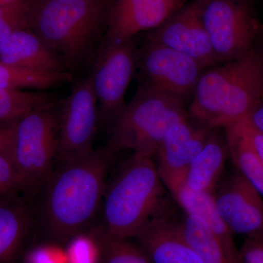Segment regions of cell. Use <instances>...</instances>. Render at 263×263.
I'll list each match as a JSON object with an SVG mask.
<instances>
[{
  "mask_svg": "<svg viewBox=\"0 0 263 263\" xmlns=\"http://www.w3.org/2000/svg\"><path fill=\"white\" fill-rule=\"evenodd\" d=\"M116 152L108 146L61 164L47 180L41 207L46 233L65 241L79 234L98 212Z\"/></svg>",
  "mask_w": 263,
  "mask_h": 263,
  "instance_id": "6da1fadb",
  "label": "cell"
},
{
  "mask_svg": "<svg viewBox=\"0 0 263 263\" xmlns=\"http://www.w3.org/2000/svg\"><path fill=\"white\" fill-rule=\"evenodd\" d=\"M111 0H30L29 30L42 40L66 68L95 58L106 29Z\"/></svg>",
  "mask_w": 263,
  "mask_h": 263,
  "instance_id": "7a4b0ae2",
  "label": "cell"
},
{
  "mask_svg": "<svg viewBox=\"0 0 263 263\" xmlns=\"http://www.w3.org/2000/svg\"><path fill=\"white\" fill-rule=\"evenodd\" d=\"M263 98V51L254 46L203 72L194 91L190 117L213 129L246 119Z\"/></svg>",
  "mask_w": 263,
  "mask_h": 263,
  "instance_id": "3957f363",
  "label": "cell"
},
{
  "mask_svg": "<svg viewBox=\"0 0 263 263\" xmlns=\"http://www.w3.org/2000/svg\"><path fill=\"white\" fill-rule=\"evenodd\" d=\"M167 191L152 157L134 153L105 191L103 229L116 238H136L170 214Z\"/></svg>",
  "mask_w": 263,
  "mask_h": 263,
  "instance_id": "277c9868",
  "label": "cell"
},
{
  "mask_svg": "<svg viewBox=\"0 0 263 263\" xmlns=\"http://www.w3.org/2000/svg\"><path fill=\"white\" fill-rule=\"evenodd\" d=\"M187 118L182 100L139 85L110 125L107 146L116 153L131 149L152 157L170 128Z\"/></svg>",
  "mask_w": 263,
  "mask_h": 263,
  "instance_id": "5b68a950",
  "label": "cell"
},
{
  "mask_svg": "<svg viewBox=\"0 0 263 263\" xmlns=\"http://www.w3.org/2000/svg\"><path fill=\"white\" fill-rule=\"evenodd\" d=\"M59 136L60 117L54 104L33 110L13 122L9 158L21 186L37 187L51 176Z\"/></svg>",
  "mask_w": 263,
  "mask_h": 263,
  "instance_id": "8992f818",
  "label": "cell"
},
{
  "mask_svg": "<svg viewBox=\"0 0 263 263\" xmlns=\"http://www.w3.org/2000/svg\"><path fill=\"white\" fill-rule=\"evenodd\" d=\"M133 38L102 40L91 71L98 105L99 122L110 124L124 107V95L138 67Z\"/></svg>",
  "mask_w": 263,
  "mask_h": 263,
  "instance_id": "52a82bcc",
  "label": "cell"
},
{
  "mask_svg": "<svg viewBox=\"0 0 263 263\" xmlns=\"http://www.w3.org/2000/svg\"><path fill=\"white\" fill-rule=\"evenodd\" d=\"M200 15L219 63L254 46L261 27L242 0H198Z\"/></svg>",
  "mask_w": 263,
  "mask_h": 263,
  "instance_id": "ba28073f",
  "label": "cell"
},
{
  "mask_svg": "<svg viewBox=\"0 0 263 263\" xmlns=\"http://www.w3.org/2000/svg\"><path fill=\"white\" fill-rule=\"evenodd\" d=\"M140 85L184 101L194 93L205 69L191 57L148 41L138 51Z\"/></svg>",
  "mask_w": 263,
  "mask_h": 263,
  "instance_id": "9c48e42d",
  "label": "cell"
},
{
  "mask_svg": "<svg viewBox=\"0 0 263 263\" xmlns=\"http://www.w3.org/2000/svg\"><path fill=\"white\" fill-rule=\"evenodd\" d=\"M98 123V100L90 72L76 85L62 105L57 152L61 164L79 160L93 151Z\"/></svg>",
  "mask_w": 263,
  "mask_h": 263,
  "instance_id": "30bf717a",
  "label": "cell"
},
{
  "mask_svg": "<svg viewBox=\"0 0 263 263\" xmlns=\"http://www.w3.org/2000/svg\"><path fill=\"white\" fill-rule=\"evenodd\" d=\"M148 41L181 52L204 69L219 63L202 23L198 0L184 5L154 29Z\"/></svg>",
  "mask_w": 263,
  "mask_h": 263,
  "instance_id": "8fae6325",
  "label": "cell"
},
{
  "mask_svg": "<svg viewBox=\"0 0 263 263\" xmlns=\"http://www.w3.org/2000/svg\"><path fill=\"white\" fill-rule=\"evenodd\" d=\"M212 195L218 213L233 233L263 236V197L239 171Z\"/></svg>",
  "mask_w": 263,
  "mask_h": 263,
  "instance_id": "7c38bea8",
  "label": "cell"
},
{
  "mask_svg": "<svg viewBox=\"0 0 263 263\" xmlns=\"http://www.w3.org/2000/svg\"><path fill=\"white\" fill-rule=\"evenodd\" d=\"M186 0H115L110 5L103 39L120 41L155 29L184 6Z\"/></svg>",
  "mask_w": 263,
  "mask_h": 263,
  "instance_id": "4fadbf2b",
  "label": "cell"
},
{
  "mask_svg": "<svg viewBox=\"0 0 263 263\" xmlns=\"http://www.w3.org/2000/svg\"><path fill=\"white\" fill-rule=\"evenodd\" d=\"M214 129L188 122L176 123L164 136L156 155L159 174L163 182L183 179L185 171L200 153Z\"/></svg>",
  "mask_w": 263,
  "mask_h": 263,
  "instance_id": "5bb4252c",
  "label": "cell"
},
{
  "mask_svg": "<svg viewBox=\"0 0 263 263\" xmlns=\"http://www.w3.org/2000/svg\"><path fill=\"white\" fill-rule=\"evenodd\" d=\"M136 238L153 263H203L185 237L181 223L170 214L151 222Z\"/></svg>",
  "mask_w": 263,
  "mask_h": 263,
  "instance_id": "9a60e30c",
  "label": "cell"
},
{
  "mask_svg": "<svg viewBox=\"0 0 263 263\" xmlns=\"http://www.w3.org/2000/svg\"><path fill=\"white\" fill-rule=\"evenodd\" d=\"M0 62L41 72H69L62 60L29 29L17 31L0 43Z\"/></svg>",
  "mask_w": 263,
  "mask_h": 263,
  "instance_id": "2e32d148",
  "label": "cell"
},
{
  "mask_svg": "<svg viewBox=\"0 0 263 263\" xmlns=\"http://www.w3.org/2000/svg\"><path fill=\"white\" fill-rule=\"evenodd\" d=\"M164 183L186 214L202 219L220 241L233 262L238 263L239 251L235 246L233 233L218 213L212 194L193 191L181 179Z\"/></svg>",
  "mask_w": 263,
  "mask_h": 263,
  "instance_id": "e0dca14e",
  "label": "cell"
},
{
  "mask_svg": "<svg viewBox=\"0 0 263 263\" xmlns=\"http://www.w3.org/2000/svg\"><path fill=\"white\" fill-rule=\"evenodd\" d=\"M216 129L183 175V182L193 191L213 195L224 171L229 151Z\"/></svg>",
  "mask_w": 263,
  "mask_h": 263,
  "instance_id": "ac0fdd59",
  "label": "cell"
},
{
  "mask_svg": "<svg viewBox=\"0 0 263 263\" xmlns=\"http://www.w3.org/2000/svg\"><path fill=\"white\" fill-rule=\"evenodd\" d=\"M181 223L185 237L203 263H233L220 241L202 219L186 214Z\"/></svg>",
  "mask_w": 263,
  "mask_h": 263,
  "instance_id": "d6986e66",
  "label": "cell"
},
{
  "mask_svg": "<svg viewBox=\"0 0 263 263\" xmlns=\"http://www.w3.org/2000/svg\"><path fill=\"white\" fill-rule=\"evenodd\" d=\"M70 72L27 70L0 62V89L46 90L70 81Z\"/></svg>",
  "mask_w": 263,
  "mask_h": 263,
  "instance_id": "ffe728a7",
  "label": "cell"
},
{
  "mask_svg": "<svg viewBox=\"0 0 263 263\" xmlns=\"http://www.w3.org/2000/svg\"><path fill=\"white\" fill-rule=\"evenodd\" d=\"M226 129L227 144L233 163L263 197V164L235 124Z\"/></svg>",
  "mask_w": 263,
  "mask_h": 263,
  "instance_id": "44dd1931",
  "label": "cell"
},
{
  "mask_svg": "<svg viewBox=\"0 0 263 263\" xmlns=\"http://www.w3.org/2000/svg\"><path fill=\"white\" fill-rule=\"evenodd\" d=\"M53 104V96L42 91L0 89V121L13 122L33 110Z\"/></svg>",
  "mask_w": 263,
  "mask_h": 263,
  "instance_id": "7402d4cb",
  "label": "cell"
},
{
  "mask_svg": "<svg viewBox=\"0 0 263 263\" xmlns=\"http://www.w3.org/2000/svg\"><path fill=\"white\" fill-rule=\"evenodd\" d=\"M28 224L22 208L0 203V261L10 258L23 239Z\"/></svg>",
  "mask_w": 263,
  "mask_h": 263,
  "instance_id": "603a6c76",
  "label": "cell"
},
{
  "mask_svg": "<svg viewBox=\"0 0 263 263\" xmlns=\"http://www.w3.org/2000/svg\"><path fill=\"white\" fill-rule=\"evenodd\" d=\"M93 236L100 247L103 263H153L141 247L108 234L103 228Z\"/></svg>",
  "mask_w": 263,
  "mask_h": 263,
  "instance_id": "cb8c5ba5",
  "label": "cell"
},
{
  "mask_svg": "<svg viewBox=\"0 0 263 263\" xmlns=\"http://www.w3.org/2000/svg\"><path fill=\"white\" fill-rule=\"evenodd\" d=\"M30 0L0 4V43L17 31L29 29Z\"/></svg>",
  "mask_w": 263,
  "mask_h": 263,
  "instance_id": "d4e9b609",
  "label": "cell"
},
{
  "mask_svg": "<svg viewBox=\"0 0 263 263\" xmlns=\"http://www.w3.org/2000/svg\"><path fill=\"white\" fill-rule=\"evenodd\" d=\"M68 263L102 262L101 252L94 236L77 234L70 238L66 250Z\"/></svg>",
  "mask_w": 263,
  "mask_h": 263,
  "instance_id": "484cf974",
  "label": "cell"
},
{
  "mask_svg": "<svg viewBox=\"0 0 263 263\" xmlns=\"http://www.w3.org/2000/svg\"><path fill=\"white\" fill-rule=\"evenodd\" d=\"M27 263H68L66 251L55 245H43L33 249Z\"/></svg>",
  "mask_w": 263,
  "mask_h": 263,
  "instance_id": "4316f807",
  "label": "cell"
},
{
  "mask_svg": "<svg viewBox=\"0 0 263 263\" xmlns=\"http://www.w3.org/2000/svg\"><path fill=\"white\" fill-rule=\"evenodd\" d=\"M20 186L18 176L9 157L0 155V197Z\"/></svg>",
  "mask_w": 263,
  "mask_h": 263,
  "instance_id": "83f0119b",
  "label": "cell"
},
{
  "mask_svg": "<svg viewBox=\"0 0 263 263\" xmlns=\"http://www.w3.org/2000/svg\"><path fill=\"white\" fill-rule=\"evenodd\" d=\"M238 263H263V236L247 238L239 251Z\"/></svg>",
  "mask_w": 263,
  "mask_h": 263,
  "instance_id": "f1b7e54d",
  "label": "cell"
},
{
  "mask_svg": "<svg viewBox=\"0 0 263 263\" xmlns=\"http://www.w3.org/2000/svg\"><path fill=\"white\" fill-rule=\"evenodd\" d=\"M242 136L249 143L252 151L263 164V134L252 127L247 119H245L235 124Z\"/></svg>",
  "mask_w": 263,
  "mask_h": 263,
  "instance_id": "f546056e",
  "label": "cell"
},
{
  "mask_svg": "<svg viewBox=\"0 0 263 263\" xmlns=\"http://www.w3.org/2000/svg\"><path fill=\"white\" fill-rule=\"evenodd\" d=\"M13 122L0 121V155L10 157L13 141Z\"/></svg>",
  "mask_w": 263,
  "mask_h": 263,
  "instance_id": "4dcf8cb0",
  "label": "cell"
},
{
  "mask_svg": "<svg viewBox=\"0 0 263 263\" xmlns=\"http://www.w3.org/2000/svg\"><path fill=\"white\" fill-rule=\"evenodd\" d=\"M249 124L263 134V98L246 118Z\"/></svg>",
  "mask_w": 263,
  "mask_h": 263,
  "instance_id": "1f68e13d",
  "label": "cell"
},
{
  "mask_svg": "<svg viewBox=\"0 0 263 263\" xmlns=\"http://www.w3.org/2000/svg\"><path fill=\"white\" fill-rule=\"evenodd\" d=\"M13 1V0H0L2 3H10V2Z\"/></svg>",
  "mask_w": 263,
  "mask_h": 263,
  "instance_id": "d6a6232c",
  "label": "cell"
},
{
  "mask_svg": "<svg viewBox=\"0 0 263 263\" xmlns=\"http://www.w3.org/2000/svg\"><path fill=\"white\" fill-rule=\"evenodd\" d=\"M262 48V51H263V46H262V48Z\"/></svg>",
  "mask_w": 263,
  "mask_h": 263,
  "instance_id": "836d02e7",
  "label": "cell"
}]
</instances>
